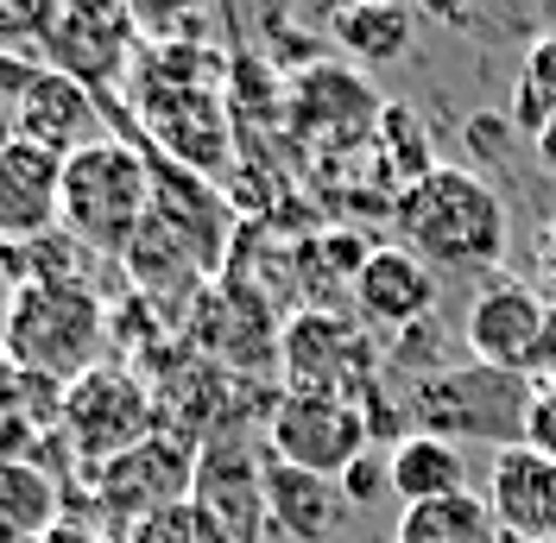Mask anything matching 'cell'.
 <instances>
[{
    "mask_svg": "<svg viewBox=\"0 0 556 543\" xmlns=\"http://www.w3.org/2000/svg\"><path fill=\"white\" fill-rule=\"evenodd\" d=\"M392 240L430 272H500L513 253V215L468 165H430L392 197Z\"/></svg>",
    "mask_w": 556,
    "mask_h": 543,
    "instance_id": "1",
    "label": "cell"
},
{
    "mask_svg": "<svg viewBox=\"0 0 556 543\" xmlns=\"http://www.w3.org/2000/svg\"><path fill=\"white\" fill-rule=\"evenodd\" d=\"M0 348L13 367L51 386H76L108 361V310L89 285H38L20 278L0 304Z\"/></svg>",
    "mask_w": 556,
    "mask_h": 543,
    "instance_id": "2",
    "label": "cell"
},
{
    "mask_svg": "<svg viewBox=\"0 0 556 543\" xmlns=\"http://www.w3.org/2000/svg\"><path fill=\"white\" fill-rule=\"evenodd\" d=\"M159 209V171L127 139L102 134L64 159V235L96 247L102 260H127Z\"/></svg>",
    "mask_w": 556,
    "mask_h": 543,
    "instance_id": "3",
    "label": "cell"
},
{
    "mask_svg": "<svg viewBox=\"0 0 556 543\" xmlns=\"http://www.w3.org/2000/svg\"><path fill=\"white\" fill-rule=\"evenodd\" d=\"M146 437H159V399H152V386H146L134 367L102 361L96 374H83L76 386H64L58 442H64V455L83 475L121 462V455L139 449Z\"/></svg>",
    "mask_w": 556,
    "mask_h": 543,
    "instance_id": "4",
    "label": "cell"
},
{
    "mask_svg": "<svg viewBox=\"0 0 556 543\" xmlns=\"http://www.w3.org/2000/svg\"><path fill=\"white\" fill-rule=\"evenodd\" d=\"M278 367H285V392H323V399L367 405V386L380 374V348L354 310L311 304L278 329Z\"/></svg>",
    "mask_w": 556,
    "mask_h": 543,
    "instance_id": "5",
    "label": "cell"
},
{
    "mask_svg": "<svg viewBox=\"0 0 556 543\" xmlns=\"http://www.w3.org/2000/svg\"><path fill=\"white\" fill-rule=\"evenodd\" d=\"M367 437H374L367 405L323 392H278L266 411V455L323 480H348L354 462H367Z\"/></svg>",
    "mask_w": 556,
    "mask_h": 543,
    "instance_id": "6",
    "label": "cell"
},
{
    "mask_svg": "<svg viewBox=\"0 0 556 543\" xmlns=\"http://www.w3.org/2000/svg\"><path fill=\"white\" fill-rule=\"evenodd\" d=\"M197 462H203L197 442H184L177 430H159V437H146L139 449H127L121 462H108V468H96V475H83V480H89V493H96V506H102L108 518L139 525L146 512L190 500Z\"/></svg>",
    "mask_w": 556,
    "mask_h": 543,
    "instance_id": "7",
    "label": "cell"
},
{
    "mask_svg": "<svg viewBox=\"0 0 556 543\" xmlns=\"http://www.w3.org/2000/svg\"><path fill=\"white\" fill-rule=\"evenodd\" d=\"M134 38H139V26L127 13V0H58L38 51L51 58V70L76 76L83 89H102V83L127 76Z\"/></svg>",
    "mask_w": 556,
    "mask_h": 543,
    "instance_id": "8",
    "label": "cell"
},
{
    "mask_svg": "<svg viewBox=\"0 0 556 543\" xmlns=\"http://www.w3.org/2000/svg\"><path fill=\"white\" fill-rule=\"evenodd\" d=\"M551 316L556 310L544 304V291H531L519 278H493L486 291H475L468 323H462V341H468V354L481 367H493V374H525L544 354Z\"/></svg>",
    "mask_w": 556,
    "mask_h": 543,
    "instance_id": "9",
    "label": "cell"
},
{
    "mask_svg": "<svg viewBox=\"0 0 556 543\" xmlns=\"http://www.w3.org/2000/svg\"><path fill=\"white\" fill-rule=\"evenodd\" d=\"M13 83H20V96H13L7 108H13V134L20 139H33V146L58 152V159H70V152H83V146L102 139L96 89H83L76 76L38 64V70H20Z\"/></svg>",
    "mask_w": 556,
    "mask_h": 543,
    "instance_id": "10",
    "label": "cell"
},
{
    "mask_svg": "<svg viewBox=\"0 0 556 543\" xmlns=\"http://www.w3.org/2000/svg\"><path fill=\"white\" fill-rule=\"evenodd\" d=\"M190 506L208 518L215 543H266V462H253L241 449H215L208 442L203 462H197V487H190Z\"/></svg>",
    "mask_w": 556,
    "mask_h": 543,
    "instance_id": "11",
    "label": "cell"
},
{
    "mask_svg": "<svg viewBox=\"0 0 556 543\" xmlns=\"http://www.w3.org/2000/svg\"><path fill=\"white\" fill-rule=\"evenodd\" d=\"M64 228V159L33 139H0V240L33 247Z\"/></svg>",
    "mask_w": 556,
    "mask_h": 543,
    "instance_id": "12",
    "label": "cell"
},
{
    "mask_svg": "<svg viewBox=\"0 0 556 543\" xmlns=\"http://www.w3.org/2000/svg\"><path fill=\"white\" fill-rule=\"evenodd\" d=\"M486 506L513 543H556V455L506 442L486 475Z\"/></svg>",
    "mask_w": 556,
    "mask_h": 543,
    "instance_id": "13",
    "label": "cell"
},
{
    "mask_svg": "<svg viewBox=\"0 0 556 543\" xmlns=\"http://www.w3.org/2000/svg\"><path fill=\"white\" fill-rule=\"evenodd\" d=\"M354 316L367 323V329H417L430 310H437V272L417 260L412 247H399V240H386L367 253V266L354 278Z\"/></svg>",
    "mask_w": 556,
    "mask_h": 543,
    "instance_id": "14",
    "label": "cell"
},
{
    "mask_svg": "<svg viewBox=\"0 0 556 543\" xmlns=\"http://www.w3.org/2000/svg\"><path fill=\"white\" fill-rule=\"evenodd\" d=\"M348 506L354 500H348L342 480L304 475V468H285V462L266 455V512H273V525L291 543H329L342 531Z\"/></svg>",
    "mask_w": 556,
    "mask_h": 543,
    "instance_id": "15",
    "label": "cell"
},
{
    "mask_svg": "<svg viewBox=\"0 0 556 543\" xmlns=\"http://www.w3.org/2000/svg\"><path fill=\"white\" fill-rule=\"evenodd\" d=\"M386 487L399 493V506L450 500V493H468V462H462V449L450 437L412 430V437L392 442V455H386Z\"/></svg>",
    "mask_w": 556,
    "mask_h": 543,
    "instance_id": "16",
    "label": "cell"
},
{
    "mask_svg": "<svg viewBox=\"0 0 556 543\" xmlns=\"http://www.w3.org/2000/svg\"><path fill=\"white\" fill-rule=\"evenodd\" d=\"M64 525V480L45 462L0 455V543H45Z\"/></svg>",
    "mask_w": 556,
    "mask_h": 543,
    "instance_id": "17",
    "label": "cell"
},
{
    "mask_svg": "<svg viewBox=\"0 0 556 543\" xmlns=\"http://www.w3.org/2000/svg\"><path fill=\"white\" fill-rule=\"evenodd\" d=\"M392 543H506L500 518L486 506V493H450V500H424V506L399 512Z\"/></svg>",
    "mask_w": 556,
    "mask_h": 543,
    "instance_id": "18",
    "label": "cell"
},
{
    "mask_svg": "<svg viewBox=\"0 0 556 543\" xmlns=\"http://www.w3.org/2000/svg\"><path fill=\"white\" fill-rule=\"evenodd\" d=\"M417 38V13L392 0H348L336 13V45L354 64H399Z\"/></svg>",
    "mask_w": 556,
    "mask_h": 543,
    "instance_id": "19",
    "label": "cell"
},
{
    "mask_svg": "<svg viewBox=\"0 0 556 543\" xmlns=\"http://www.w3.org/2000/svg\"><path fill=\"white\" fill-rule=\"evenodd\" d=\"M551 114H556V33L538 38V45L525 51L519 83H513V121H519L531 139L551 127Z\"/></svg>",
    "mask_w": 556,
    "mask_h": 543,
    "instance_id": "20",
    "label": "cell"
},
{
    "mask_svg": "<svg viewBox=\"0 0 556 543\" xmlns=\"http://www.w3.org/2000/svg\"><path fill=\"white\" fill-rule=\"evenodd\" d=\"M121 543H215V531H208V518L190 500H177V506H159V512H146L139 525H127Z\"/></svg>",
    "mask_w": 556,
    "mask_h": 543,
    "instance_id": "21",
    "label": "cell"
},
{
    "mask_svg": "<svg viewBox=\"0 0 556 543\" xmlns=\"http://www.w3.org/2000/svg\"><path fill=\"white\" fill-rule=\"evenodd\" d=\"M127 13H134V26L146 38H165V45H177V38L190 33V20L203 13V0H127Z\"/></svg>",
    "mask_w": 556,
    "mask_h": 543,
    "instance_id": "22",
    "label": "cell"
},
{
    "mask_svg": "<svg viewBox=\"0 0 556 543\" xmlns=\"http://www.w3.org/2000/svg\"><path fill=\"white\" fill-rule=\"evenodd\" d=\"M58 0H0V33H13L20 45H45Z\"/></svg>",
    "mask_w": 556,
    "mask_h": 543,
    "instance_id": "23",
    "label": "cell"
},
{
    "mask_svg": "<svg viewBox=\"0 0 556 543\" xmlns=\"http://www.w3.org/2000/svg\"><path fill=\"white\" fill-rule=\"evenodd\" d=\"M531 449H544V455H556V379H544L538 392H531V405H525V437Z\"/></svg>",
    "mask_w": 556,
    "mask_h": 543,
    "instance_id": "24",
    "label": "cell"
},
{
    "mask_svg": "<svg viewBox=\"0 0 556 543\" xmlns=\"http://www.w3.org/2000/svg\"><path fill=\"white\" fill-rule=\"evenodd\" d=\"M20 367H13V354H7V348H0V424H7V411L20 405Z\"/></svg>",
    "mask_w": 556,
    "mask_h": 543,
    "instance_id": "25",
    "label": "cell"
},
{
    "mask_svg": "<svg viewBox=\"0 0 556 543\" xmlns=\"http://www.w3.org/2000/svg\"><path fill=\"white\" fill-rule=\"evenodd\" d=\"M538 278L556 291V222L544 228V240H538Z\"/></svg>",
    "mask_w": 556,
    "mask_h": 543,
    "instance_id": "26",
    "label": "cell"
},
{
    "mask_svg": "<svg viewBox=\"0 0 556 543\" xmlns=\"http://www.w3.org/2000/svg\"><path fill=\"white\" fill-rule=\"evenodd\" d=\"M538 159H544V171H556V114H551V127L538 134Z\"/></svg>",
    "mask_w": 556,
    "mask_h": 543,
    "instance_id": "27",
    "label": "cell"
},
{
    "mask_svg": "<svg viewBox=\"0 0 556 543\" xmlns=\"http://www.w3.org/2000/svg\"><path fill=\"white\" fill-rule=\"evenodd\" d=\"M392 7H417V0H392Z\"/></svg>",
    "mask_w": 556,
    "mask_h": 543,
    "instance_id": "28",
    "label": "cell"
},
{
    "mask_svg": "<svg viewBox=\"0 0 556 543\" xmlns=\"http://www.w3.org/2000/svg\"><path fill=\"white\" fill-rule=\"evenodd\" d=\"M0 304H7V298H0Z\"/></svg>",
    "mask_w": 556,
    "mask_h": 543,
    "instance_id": "29",
    "label": "cell"
}]
</instances>
